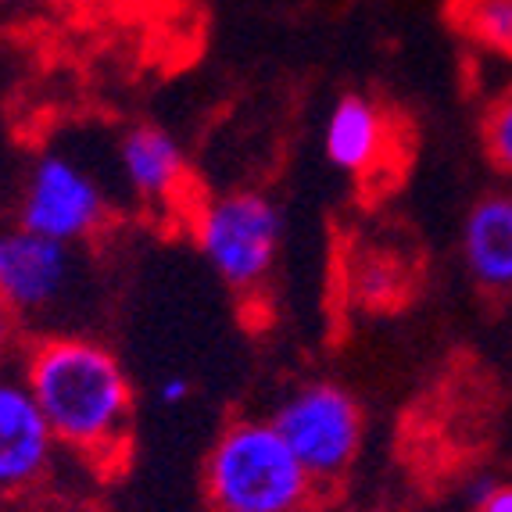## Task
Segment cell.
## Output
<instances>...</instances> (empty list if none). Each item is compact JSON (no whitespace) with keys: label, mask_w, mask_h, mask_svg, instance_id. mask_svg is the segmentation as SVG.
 I'll return each instance as SVG.
<instances>
[{"label":"cell","mask_w":512,"mask_h":512,"mask_svg":"<svg viewBox=\"0 0 512 512\" xmlns=\"http://www.w3.org/2000/svg\"><path fill=\"white\" fill-rule=\"evenodd\" d=\"M26 384L61 448L111 466L133 441V384L108 344L54 333L29 348Z\"/></svg>","instance_id":"cell-1"},{"label":"cell","mask_w":512,"mask_h":512,"mask_svg":"<svg viewBox=\"0 0 512 512\" xmlns=\"http://www.w3.org/2000/svg\"><path fill=\"white\" fill-rule=\"evenodd\" d=\"M51 434L26 376L0 373V498L26 495L54 466Z\"/></svg>","instance_id":"cell-7"},{"label":"cell","mask_w":512,"mask_h":512,"mask_svg":"<svg viewBox=\"0 0 512 512\" xmlns=\"http://www.w3.org/2000/svg\"><path fill=\"white\" fill-rule=\"evenodd\" d=\"M459 251L480 291H512V190H495L473 201L462 219Z\"/></svg>","instance_id":"cell-8"},{"label":"cell","mask_w":512,"mask_h":512,"mask_svg":"<svg viewBox=\"0 0 512 512\" xmlns=\"http://www.w3.org/2000/svg\"><path fill=\"white\" fill-rule=\"evenodd\" d=\"M477 512H512V484H498Z\"/></svg>","instance_id":"cell-16"},{"label":"cell","mask_w":512,"mask_h":512,"mask_svg":"<svg viewBox=\"0 0 512 512\" xmlns=\"http://www.w3.org/2000/svg\"><path fill=\"white\" fill-rule=\"evenodd\" d=\"M26 4H36V0H0V8H26Z\"/></svg>","instance_id":"cell-17"},{"label":"cell","mask_w":512,"mask_h":512,"mask_svg":"<svg viewBox=\"0 0 512 512\" xmlns=\"http://www.w3.org/2000/svg\"><path fill=\"white\" fill-rule=\"evenodd\" d=\"M205 495L215 512H308L316 480L273 419H233L208 448Z\"/></svg>","instance_id":"cell-2"},{"label":"cell","mask_w":512,"mask_h":512,"mask_svg":"<svg viewBox=\"0 0 512 512\" xmlns=\"http://www.w3.org/2000/svg\"><path fill=\"white\" fill-rule=\"evenodd\" d=\"M76 248L26 226L0 230V298L18 319L58 308L76 287Z\"/></svg>","instance_id":"cell-6"},{"label":"cell","mask_w":512,"mask_h":512,"mask_svg":"<svg viewBox=\"0 0 512 512\" xmlns=\"http://www.w3.org/2000/svg\"><path fill=\"white\" fill-rule=\"evenodd\" d=\"M273 427L316 484H337L359 459L366 434L355 394L330 380H312L287 394V402L273 416Z\"/></svg>","instance_id":"cell-4"},{"label":"cell","mask_w":512,"mask_h":512,"mask_svg":"<svg viewBox=\"0 0 512 512\" xmlns=\"http://www.w3.org/2000/svg\"><path fill=\"white\" fill-rule=\"evenodd\" d=\"M18 323H22V319H18L15 312H11V308H8V301L0 298V351H4L11 341H15Z\"/></svg>","instance_id":"cell-15"},{"label":"cell","mask_w":512,"mask_h":512,"mask_svg":"<svg viewBox=\"0 0 512 512\" xmlns=\"http://www.w3.org/2000/svg\"><path fill=\"white\" fill-rule=\"evenodd\" d=\"M323 147L330 165H337L341 172L369 176L384 165L391 151V122L376 101L362 94H344L326 119Z\"/></svg>","instance_id":"cell-9"},{"label":"cell","mask_w":512,"mask_h":512,"mask_svg":"<svg viewBox=\"0 0 512 512\" xmlns=\"http://www.w3.org/2000/svg\"><path fill=\"white\" fill-rule=\"evenodd\" d=\"M355 283H359V294L362 301H373V305H380V301H394V294L402 291V269L391 262H384V258H366L359 269V276H355Z\"/></svg>","instance_id":"cell-13"},{"label":"cell","mask_w":512,"mask_h":512,"mask_svg":"<svg viewBox=\"0 0 512 512\" xmlns=\"http://www.w3.org/2000/svg\"><path fill=\"white\" fill-rule=\"evenodd\" d=\"M484 151L502 176L512 180V86L491 101L484 115Z\"/></svg>","instance_id":"cell-12"},{"label":"cell","mask_w":512,"mask_h":512,"mask_svg":"<svg viewBox=\"0 0 512 512\" xmlns=\"http://www.w3.org/2000/svg\"><path fill=\"white\" fill-rule=\"evenodd\" d=\"M194 394V384H190L187 376H165L162 384H158V402L162 405H183Z\"/></svg>","instance_id":"cell-14"},{"label":"cell","mask_w":512,"mask_h":512,"mask_svg":"<svg viewBox=\"0 0 512 512\" xmlns=\"http://www.w3.org/2000/svg\"><path fill=\"white\" fill-rule=\"evenodd\" d=\"M194 240L226 287L255 294L280 255L283 215L258 190H233L197 208Z\"/></svg>","instance_id":"cell-3"},{"label":"cell","mask_w":512,"mask_h":512,"mask_svg":"<svg viewBox=\"0 0 512 512\" xmlns=\"http://www.w3.org/2000/svg\"><path fill=\"white\" fill-rule=\"evenodd\" d=\"M108 219L101 183L69 154L47 151L33 162L18 201V226L76 248Z\"/></svg>","instance_id":"cell-5"},{"label":"cell","mask_w":512,"mask_h":512,"mask_svg":"<svg viewBox=\"0 0 512 512\" xmlns=\"http://www.w3.org/2000/svg\"><path fill=\"white\" fill-rule=\"evenodd\" d=\"M119 169L144 201H176L187 183V154L162 126H133L119 140Z\"/></svg>","instance_id":"cell-10"},{"label":"cell","mask_w":512,"mask_h":512,"mask_svg":"<svg viewBox=\"0 0 512 512\" xmlns=\"http://www.w3.org/2000/svg\"><path fill=\"white\" fill-rule=\"evenodd\" d=\"M455 22L473 43L512 58V0H455Z\"/></svg>","instance_id":"cell-11"}]
</instances>
